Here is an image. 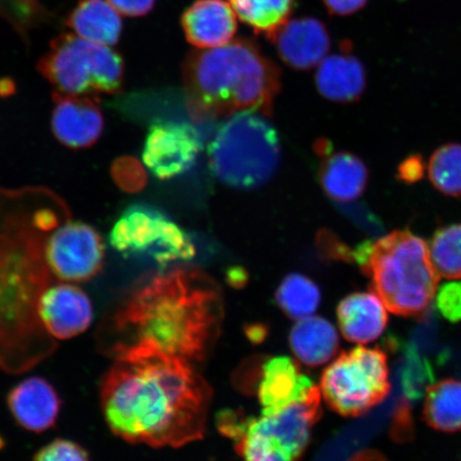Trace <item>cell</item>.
<instances>
[{"instance_id":"obj_34","label":"cell","mask_w":461,"mask_h":461,"mask_svg":"<svg viewBox=\"0 0 461 461\" xmlns=\"http://www.w3.org/2000/svg\"><path fill=\"white\" fill-rule=\"evenodd\" d=\"M331 14L346 16L365 8L368 0H322Z\"/></svg>"},{"instance_id":"obj_33","label":"cell","mask_w":461,"mask_h":461,"mask_svg":"<svg viewBox=\"0 0 461 461\" xmlns=\"http://www.w3.org/2000/svg\"><path fill=\"white\" fill-rule=\"evenodd\" d=\"M120 14L130 17L146 15L154 7L155 0H108Z\"/></svg>"},{"instance_id":"obj_10","label":"cell","mask_w":461,"mask_h":461,"mask_svg":"<svg viewBox=\"0 0 461 461\" xmlns=\"http://www.w3.org/2000/svg\"><path fill=\"white\" fill-rule=\"evenodd\" d=\"M109 241L126 257H147L166 269L192 261L195 247L186 230L155 207H128L112 229Z\"/></svg>"},{"instance_id":"obj_25","label":"cell","mask_w":461,"mask_h":461,"mask_svg":"<svg viewBox=\"0 0 461 461\" xmlns=\"http://www.w3.org/2000/svg\"><path fill=\"white\" fill-rule=\"evenodd\" d=\"M236 15L268 39L288 21L294 0H228Z\"/></svg>"},{"instance_id":"obj_14","label":"cell","mask_w":461,"mask_h":461,"mask_svg":"<svg viewBox=\"0 0 461 461\" xmlns=\"http://www.w3.org/2000/svg\"><path fill=\"white\" fill-rule=\"evenodd\" d=\"M7 403L20 428L41 434L53 429L61 411V399L48 380L32 376L10 390Z\"/></svg>"},{"instance_id":"obj_36","label":"cell","mask_w":461,"mask_h":461,"mask_svg":"<svg viewBox=\"0 0 461 461\" xmlns=\"http://www.w3.org/2000/svg\"><path fill=\"white\" fill-rule=\"evenodd\" d=\"M5 447V441L3 440V438L0 437V449H2Z\"/></svg>"},{"instance_id":"obj_8","label":"cell","mask_w":461,"mask_h":461,"mask_svg":"<svg viewBox=\"0 0 461 461\" xmlns=\"http://www.w3.org/2000/svg\"><path fill=\"white\" fill-rule=\"evenodd\" d=\"M49 274L43 250L36 243L0 250V348L43 330L37 305L50 285Z\"/></svg>"},{"instance_id":"obj_23","label":"cell","mask_w":461,"mask_h":461,"mask_svg":"<svg viewBox=\"0 0 461 461\" xmlns=\"http://www.w3.org/2000/svg\"><path fill=\"white\" fill-rule=\"evenodd\" d=\"M67 24L77 36L103 45L117 44L122 33V20L108 0H79Z\"/></svg>"},{"instance_id":"obj_1","label":"cell","mask_w":461,"mask_h":461,"mask_svg":"<svg viewBox=\"0 0 461 461\" xmlns=\"http://www.w3.org/2000/svg\"><path fill=\"white\" fill-rule=\"evenodd\" d=\"M113 358L100 391L113 435L153 447H180L204 436L212 390L193 363L149 349Z\"/></svg>"},{"instance_id":"obj_35","label":"cell","mask_w":461,"mask_h":461,"mask_svg":"<svg viewBox=\"0 0 461 461\" xmlns=\"http://www.w3.org/2000/svg\"><path fill=\"white\" fill-rule=\"evenodd\" d=\"M14 88V86L10 83V80H2V82H0V95H3L4 90H5V95H9L11 94L10 89Z\"/></svg>"},{"instance_id":"obj_13","label":"cell","mask_w":461,"mask_h":461,"mask_svg":"<svg viewBox=\"0 0 461 461\" xmlns=\"http://www.w3.org/2000/svg\"><path fill=\"white\" fill-rule=\"evenodd\" d=\"M37 313L45 333L65 341L89 330L94 321V305L82 287L61 281L44 288L39 297Z\"/></svg>"},{"instance_id":"obj_21","label":"cell","mask_w":461,"mask_h":461,"mask_svg":"<svg viewBox=\"0 0 461 461\" xmlns=\"http://www.w3.org/2000/svg\"><path fill=\"white\" fill-rule=\"evenodd\" d=\"M293 354L303 365L316 367L330 362L339 349L337 328L324 317L310 315L298 320L292 328Z\"/></svg>"},{"instance_id":"obj_29","label":"cell","mask_w":461,"mask_h":461,"mask_svg":"<svg viewBox=\"0 0 461 461\" xmlns=\"http://www.w3.org/2000/svg\"><path fill=\"white\" fill-rule=\"evenodd\" d=\"M90 459L88 449L70 439L58 438L33 455L37 461H85Z\"/></svg>"},{"instance_id":"obj_20","label":"cell","mask_w":461,"mask_h":461,"mask_svg":"<svg viewBox=\"0 0 461 461\" xmlns=\"http://www.w3.org/2000/svg\"><path fill=\"white\" fill-rule=\"evenodd\" d=\"M315 80L320 94L336 103L358 101L366 86L365 67L358 58L349 54L325 57Z\"/></svg>"},{"instance_id":"obj_9","label":"cell","mask_w":461,"mask_h":461,"mask_svg":"<svg viewBox=\"0 0 461 461\" xmlns=\"http://www.w3.org/2000/svg\"><path fill=\"white\" fill-rule=\"evenodd\" d=\"M387 357L358 346L339 355L321 379V393L334 411L359 417L389 395Z\"/></svg>"},{"instance_id":"obj_26","label":"cell","mask_w":461,"mask_h":461,"mask_svg":"<svg viewBox=\"0 0 461 461\" xmlns=\"http://www.w3.org/2000/svg\"><path fill=\"white\" fill-rule=\"evenodd\" d=\"M321 301L319 286L302 274L286 276L276 292V302L280 309L295 321L313 315Z\"/></svg>"},{"instance_id":"obj_12","label":"cell","mask_w":461,"mask_h":461,"mask_svg":"<svg viewBox=\"0 0 461 461\" xmlns=\"http://www.w3.org/2000/svg\"><path fill=\"white\" fill-rule=\"evenodd\" d=\"M201 149V136L194 125L184 121H158L149 128L144 143L143 164L159 180H169L192 168Z\"/></svg>"},{"instance_id":"obj_2","label":"cell","mask_w":461,"mask_h":461,"mask_svg":"<svg viewBox=\"0 0 461 461\" xmlns=\"http://www.w3.org/2000/svg\"><path fill=\"white\" fill-rule=\"evenodd\" d=\"M221 290L194 268H173L138 282L113 316L112 355L149 349L190 363L205 359L221 333Z\"/></svg>"},{"instance_id":"obj_24","label":"cell","mask_w":461,"mask_h":461,"mask_svg":"<svg viewBox=\"0 0 461 461\" xmlns=\"http://www.w3.org/2000/svg\"><path fill=\"white\" fill-rule=\"evenodd\" d=\"M424 418L435 429L461 430V382L446 379L431 385L426 395Z\"/></svg>"},{"instance_id":"obj_28","label":"cell","mask_w":461,"mask_h":461,"mask_svg":"<svg viewBox=\"0 0 461 461\" xmlns=\"http://www.w3.org/2000/svg\"><path fill=\"white\" fill-rule=\"evenodd\" d=\"M429 248L438 275L461 279V224L438 230Z\"/></svg>"},{"instance_id":"obj_15","label":"cell","mask_w":461,"mask_h":461,"mask_svg":"<svg viewBox=\"0 0 461 461\" xmlns=\"http://www.w3.org/2000/svg\"><path fill=\"white\" fill-rule=\"evenodd\" d=\"M282 60L296 70L319 66L330 49L327 28L312 17L287 21L269 39Z\"/></svg>"},{"instance_id":"obj_3","label":"cell","mask_w":461,"mask_h":461,"mask_svg":"<svg viewBox=\"0 0 461 461\" xmlns=\"http://www.w3.org/2000/svg\"><path fill=\"white\" fill-rule=\"evenodd\" d=\"M182 72L189 113L199 120L270 115L281 86L279 68L247 39L192 51Z\"/></svg>"},{"instance_id":"obj_17","label":"cell","mask_w":461,"mask_h":461,"mask_svg":"<svg viewBox=\"0 0 461 461\" xmlns=\"http://www.w3.org/2000/svg\"><path fill=\"white\" fill-rule=\"evenodd\" d=\"M55 108L51 129L63 146L85 149L94 146L104 130V118L99 106L86 97L54 96Z\"/></svg>"},{"instance_id":"obj_22","label":"cell","mask_w":461,"mask_h":461,"mask_svg":"<svg viewBox=\"0 0 461 461\" xmlns=\"http://www.w3.org/2000/svg\"><path fill=\"white\" fill-rule=\"evenodd\" d=\"M320 181L325 193L339 202L358 199L367 185V167L353 153L328 154L320 170Z\"/></svg>"},{"instance_id":"obj_11","label":"cell","mask_w":461,"mask_h":461,"mask_svg":"<svg viewBox=\"0 0 461 461\" xmlns=\"http://www.w3.org/2000/svg\"><path fill=\"white\" fill-rule=\"evenodd\" d=\"M46 265L57 279L82 284L99 275L105 259V246L95 228L70 221L58 228L43 249Z\"/></svg>"},{"instance_id":"obj_18","label":"cell","mask_w":461,"mask_h":461,"mask_svg":"<svg viewBox=\"0 0 461 461\" xmlns=\"http://www.w3.org/2000/svg\"><path fill=\"white\" fill-rule=\"evenodd\" d=\"M235 13L224 0H198L182 15L186 39L198 49H214L230 42L236 32Z\"/></svg>"},{"instance_id":"obj_30","label":"cell","mask_w":461,"mask_h":461,"mask_svg":"<svg viewBox=\"0 0 461 461\" xmlns=\"http://www.w3.org/2000/svg\"><path fill=\"white\" fill-rule=\"evenodd\" d=\"M113 176L120 188L135 193L146 185V171L140 161L131 158H120L113 166Z\"/></svg>"},{"instance_id":"obj_32","label":"cell","mask_w":461,"mask_h":461,"mask_svg":"<svg viewBox=\"0 0 461 461\" xmlns=\"http://www.w3.org/2000/svg\"><path fill=\"white\" fill-rule=\"evenodd\" d=\"M425 164L420 155H411L402 161L397 170V176L406 184L417 183L424 176Z\"/></svg>"},{"instance_id":"obj_27","label":"cell","mask_w":461,"mask_h":461,"mask_svg":"<svg viewBox=\"0 0 461 461\" xmlns=\"http://www.w3.org/2000/svg\"><path fill=\"white\" fill-rule=\"evenodd\" d=\"M429 176L440 193L461 198V144L448 143L437 149L429 159Z\"/></svg>"},{"instance_id":"obj_6","label":"cell","mask_w":461,"mask_h":461,"mask_svg":"<svg viewBox=\"0 0 461 461\" xmlns=\"http://www.w3.org/2000/svg\"><path fill=\"white\" fill-rule=\"evenodd\" d=\"M321 389L316 387L307 399L261 418L224 411L218 414V429L233 440L236 452L245 459L295 460L307 449L321 417Z\"/></svg>"},{"instance_id":"obj_7","label":"cell","mask_w":461,"mask_h":461,"mask_svg":"<svg viewBox=\"0 0 461 461\" xmlns=\"http://www.w3.org/2000/svg\"><path fill=\"white\" fill-rule=\"evenodd\" d=\"M38 68L62 95H112L123 82L124 63L117 51L71 33L51 41Z\"/></svg>"},{"instance_id":"obj_31","label":"cell","mask_w":461,"mask_h":461,"mask_svg":"<svg viewBox=\"0 0 461 461\" xmlns=\"http://www.w3.org/2000/svg\"><path fill=\"white\" fill-rule=\"evenodd\" d=\"M436 307L446 320L461 321V281H451L437 288Z\"/></svg>"},{"instance_id":"obj_19","label":"cell","mask_w":461,"mask_h":461,"mask_svg":"<svg viewBox=\"0 0 461 461\" xmlns=\"http://www.w3.org/2000/svg\"><path fill=\"white\" fill-rule=\"evenodd\" d=\"M388 311L376 293L350 294L337 310L339 330L349 342L376 341L387 327Z\"/></svg>"},{"instance_id":"obj_5","label":"cell","mask_w":461,"mask_h":461,"mask_svg":"<svg viewBox=\"0 0 461 461\" xmlns=\"http://www.w3.org/2000/svg\"><path fill=\"white\" fill-rule=\"evenodd\" d=\"M281 148L278 132L263 115L240 113L219 126L209 146L210 167L224 185L258 188L278 168Z\"/></svg>"},{"instance_id":"obj_4","label":"cell","mask_w":461,"mask_h":461,"mask_svg":"<svg viewBox=\"0 0 461 461\" xmlns=\"http://www.w3.org/2000/svg\"><path fill=\"white\" fill-rule=\"evenodd\" d=\"M355 257L390 312L419 317L429 310L440 276L429 245L419 236L397 230L375 243L363 244Z\"/></svg>"},{"instance_id":"obj_16","label":"cell","mask_w":461,"mask_h":461,"mask_svg":"<svg viewBox=\"0 0 461 461\" xmlns=\"http://www.w3.org/2000/svg\"><path fill=\"white\" fill-rule=\"evenodd\" d=\"M315 388L297 362L288 357H275L265 362L259 379L258 396L262 414L268 416L284 411L307 399Z\"/></svg>"}]
</instances>
